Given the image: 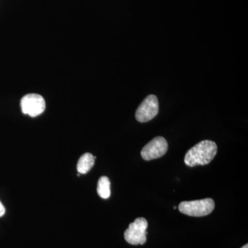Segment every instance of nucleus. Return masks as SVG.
Instances as JSON below:
<instances>
[{
  "instance_id": "423d86ee",
  "label": "nucleus",
  "mask_w": 248,
  "mask_h": 248,
  "mask_svg": "<svg viewBox=\"0 0 248 248\" xmlns=\"http://www.w3.org/2000/svg\"><path fill=\"white\" fill-rule=\"evenodd\" d=\"M169 145L166 139L162 137H156L143 147L141 152L142 158L150 161L161 157L166 154Z\"/></svg>"
},
{
  "instance_id": "1a4fd4ad",
  "label": "nucleus",
  "mask_w": 248,
  "mask_h": 248,
  "mask_svg": "<svg viewBox=\"0 0 248 248\" xmlns=\"http://www.w3.org/2000/svg\"><path fill=\"white\" fill-rule=\"evenodd\" d=\"M5 212H6V210H5L4 206L3 205V204L1 203V202H0V217L4 216Z\"/></svg>"
},
{
  "instance_id": "9d476101",
  "label": "nucleus",
  "mask_w": 248,
  "mask_h": 248,
  "mask_svg": "<svg viewBox=\"0 0 248 248\" xmlns=\"http://www.w3.org/2000/svg\"><path fill=\"white\" fill-rule=\"evenodd\" d=\"M241 248H248V244L245 245V246H243V247Z\"/></svg>"
},
{
  "instance_id": "20e7f679",
  "label": "nucleus",
  "mask_w": 248,
  "mask_h": 248,
  "mask_svg": "<svg viewBox=\"0 0 248 248\" xmlns=\"http://www.w3.org/2000/svg\"><path fill=\"white\" fill-rule=\"evenodd\" d=\"M23 113L32 117L43 113L46 108L45 99L38 94H28L22 97L20 103Z\"/></svg>"
},
{
  "instance_id": "f03ea898",
  "label": "nucleus",
  "mask_w": 248,
  "mask_h": 248,
  "mask_svg": "<svg viewBox=\"0 0 248 248\" xmlns=\"http://www.w3.org/2000/svg\"><path fill=\"white\" fill-rule=\"evenodd\" d=\"M215 202L212 199L183 202L179 205L181 213L187 216L200 217L210 215L215 209Z\"/></svg>"
},
{
  "instance_id": "0eeeda50",
  "label": "nucleus",
  "mask_w": 248,
  "mask_h": 248,
  "mask_svg": "<svg viewBox=\"0 0 248 248\" xmlns=\"http://www.w3.org/2000/svg\"><path fill=\"white\" fill-rule=\"evenodd\" d=\"M96 156H93L91 153H85L78 161V172L80 174H86L91 170L93 167L95 161Z\"/></svg>"
},
{
  "instance_id": "f257e3e1",
  "label": "nucleus",
  "mask_w": 248,
  "mask_h": 248,
  "mask_svg": "<svg viewBox=\"0 0 248 248\" xmlns=\"http://www.w3.org/2000/svg\"><path fill=\"white\" fill-rule=\"evenodd\" d=\"M217 153V146L215 142L204 140L187 152L184 158V163L190 167H194L197 165H207L211 162Z\"/></svg>"
},
{
  "instance_id": "6e6552de",
  "label": "nucleus",
  "mask_w": 248,
  "mask_h": 248,
  "mask_svg": "<svg viewBox=\"0 0 248 248\" xmlns=\"http://www.w3.org/2000/svg\"><path fill=\"white\" fill-rule=\"evenodd\" d=\"M97 193L102 199L109 198L110 196V182L108 178L103 176L98 181Z\"/></svg>"
},
{
  "instance_id": "39448f33",
  "label": "nucleus",
  "mask_w": 248,
  "mask_h": 248,
  "mask_svg": "<svg viewBox=\"0 0 248 248\" xmlns=\"http://www.w3.org/2000/svg\"><path fill=\"white\" fill-rule=\"evenodd\" d=\"M159 112V102L157 97L151 94L140 104L135 113V117L141 123L149 122L155 118Z\"/></svg>"
},
{
  "instance_id": "7ed1b4c3",
  "label": "nucleus",
  "mask_w": 248,
  "mask_h": 248,
  "mask_svg": "<svg viewBox=\"0 0 248 248\" xmlns=\"http://www.w3.org/2000/svg\"><path fill=\"white\" fill-rule=\"evenodd\" d=\"M148 221L146 218H138L129 225L128 229L124 232V238L128 244L137 246L143 245L146 242Z\"/></svg>"
}]
</instances>
